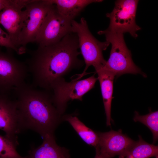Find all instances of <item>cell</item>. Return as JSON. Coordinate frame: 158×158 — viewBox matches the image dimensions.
Masks as SVG:
<instances>
[{"label":"cell","mask_w":158,"mask_h":158,"mask_svg":"<svg viewBox=\"0 0 158 158\" xmlns=\"http://www.w3.org/2000/svg\"><path fill=\"white\" fill-rule=\"evenodd\" d=\"M62 119L70 124L86 144L95 148L97 146L98 142L97 133L86 126L77 116L72 114L64 115Z\"/></svg>","instance_id":"2e32d148"},{"label":"cell","mask_w":158,"mask_h":158,"mask_svg":"<svg viewBox=\"0 0 158 158\" xmlns=\"http://www.w3.org/2000/svg\"><path fill=\"white\" fill-rule=\"evenodd\" d=\"M72 31L77 36L79 48L85 65L83 72L74 79L78 80L86 75L90 66H93L96 70L104 65L106 61L104 58L103 51L106 49L110 43L106 41L102 42L96 39L90 32L84 18H81L79 22L74 20L72 21Z\"/></svg>","instance_id":"277c9868"},{"label":"cell","mask_w":158,"mask_h":158,"mask_svg":"<svg viewBox=\"0 0 158 158\" xmlns=\"http://www.w3.org/2000/svg\"><path fill=\"white\" fill-rule=\"evenodd\" d=\"M96 71L97 74L106 116V124L111 126V108L113 89L114 80L115 75L113 73L101 69Z\"/></svg>","instance_id":"5bb4252c"},{"label":"cell","mask_w":158,"mask_h":158,"mask_svg":"<svg viewBox=\"0 0 158 158\" xmlns=\"http://www.w3.org/2000/svg\"><path fill=\"white\" fill-rule=\"evenodd\" d=\"M10 0H0V12L9 3Z\"/></svg>","instance_id":"44dd1931"},{"label":"cell","mask_w":158,"mask_h":158,"mask_svg":"<svg viewBox=\"0 0 158 158\" xmlns=\"http://www.w3.org/2000/svg\"><path fill=\"white\" fill-rule=\"evenodd\" d=\"M104 35L106 41L111 44L109 58L104 65L100 69L110 71L116 76L126 73L140 74L146 75L133 62L130 51L126 44L123 34L110 31L107 29L98 32Z\"/></svg>","instance_id":"3957f363"},{"label":"cell","mask_w":158,"mask_h":158,"mask_svg":"<svg viewBox=\"0 0 158 158\" xmlns=\"http://www.w3.org/2000/svg\"><path fill=\"white\" fill-rule=\"evenodd\" d=\"M28 72L25 63L0 49V94L10 95L15 88L26 83Z\"/></svg>","instance_id":"52a82bcc"},{"label":"cell","mask_w":158,"mask_h":158,"mask_svg":"<svg viewBox=\"0 0 158 158\" xmlns=\"http://www.w3.org/2000/svg\"><path fill=\"white\" fill-rule=\"evenodd\" d=\"M32 0H10L9 3L0 12V24L6 30L14 45L21 53L18 39L26 17L23 10Z\"/></svg>","instance_id":"8fae6325"},{"label":"cell","mask_w":158,"mask_h":158,"mask_svg":"<svg viewBox=\"0 0 158 158\" xmlns=\"http://www.w3.org/2000/svg\"><path fill=\"white\" fill-rule=\"evenodd\" d=\"M72 21L59 13L55 5L53 4L41 25L35 42L40 46H47L58 42L72 32Z\"/></svg>","instance_id":"9c48e42d"},{"label":"cell","mask_w":158,"mask_h":158,"mask_svg":"<svg viewBox=\"0 0 158 158\" xmlns=\"http://www.w3.org/2000/svg\"><path fill=\"white\" fill-rule=\"evenodd\" d=\"M138 2L137 0L116 1L112 11L106 14L110 19L107 29L123 34L128 33L133 37L137 38V32L141 29L135 21Z\"/></svg>","instance_id":"ba28073f"},{"label":"cell","mask_w":158,"mask_h":158,"mask_svg":"<svg viewBox=\"0 0 158 158\" xmlns=\"http://www.w3.org/2000/svg\"><path fill=\"white\" fill-rule=\"evenodd\" d=\"M0 46L13 50L19 54L18 50L13 44L9 35L3 30L0 27Z\"/></svg>","instance_id":"ffe728a7"},{"label":"cell","mask_w":158,"mask_h":158,"mask_svg":"<svg viewBox=\"0 0 158 158\" xmlns=\"http://www.w3.org/2000/svg\"><path fill=\"white\" fill-rule=\"evenodd\" d=\"M12 92L23 128L35 131L43 138L54 132L62 119L54 105L50 91L36 89L25 83Z\"/></svg>","instance_id":"7a4b0ae2"},{"label":"cell","mask_w":158,"mask_h":158,"mask_svg":"<svg viewBox=\"0 0 158 158\" xmlns=\"http://www.w3.org/2000/svg\"><path fill=\"white\" fill-rule=\"evenodd\" d=\"M127 154L126 158H149L158 155V146L145 141L141 136Z\"/></svg>","instance_id":"e0dca14e"},{"label":"cell","mask_w":158,"mask_h":158,"mask_svg":"<svg viewBox=\"0 0 158 158\" xmlns=\"http://www.w3.org/2000/svg\"><path fill=\"white\" fill-rule=\"evenodd\" d=\"M97 133L98 142L96 151L104 158H112L116 155L119 158H124L136 142L123 134L120 130Z\"/></svg>","instance_id":"30bf717a"},{"label":"cell","mask_w":158,"mask_h":158,"mask_svg":"<svg viewBox=\"0 0 158 158\" xmlns=\"http://www.w3.org/2000/svg\"><path fill=\"white\" fill-rule=\"evenodd\" d=\"M97 78L95 75L82 80L66 81L64 78L53 85L51 91L53 103L59 114L63 116L70 100H83V96L94 87Z\"/></svg>","instance_id":"5b68a950"},{"label":"cell","mask_w":158,"mask_h":158,"mask_svg":"<svg viewBox=\"0 0 158 158\" xmlns=\"http://www.w3.org/2000/svg\"><path fill=\"white\" fill-rule=\"evenodd\" d=\"M155 158H158V155L156 156L155 157Z\"/></svg>","instance_id":"603a6c76"},{"label":"cell","mask_w":158,"mask_h":158,"mask_svg":"<svg viewBox=\"0 0 158 158\" xmlns=\"http://www.w3.org/2000/svg\"><path fill=\"white\" fill-rule=\"evenodd\" d=\"M52 6L48 0H32L25 7L26 17L18 39L22 54L26 52L28 44L35 42L44 19Z\"/></svg>","instance_id":"8992f818"},{"label":"cell","mask_w":158,"mask_h":158,"mask_svg":"<svg viewBox=\"0 0 158 158\" xmlns=\"http://www.w3.org/2000/svg\"><path fill=\"white\" fill-rule=\"evenodd\" d=\"M18 142L0 135V158H27L21 156L16 150Z\"/></svg>","instance_id":"d6986e66"},{"label":"cell","mask_w":158,"mask_h":158,"mask_svg":"<svg viewBox=\"0 0 158 158\" xmlns=\"http://www.w3.org/2000/svg\"><path fill=\"white\" fill-rule=\"evenodd\" d=\"M79 49L77 36L71 32L56 43L38 46L31 51L25 63L32 76V85L50 91L57 80L82 67L84 62L78 57Z\"/></svg>","instance_id":"6da1fadb"},{"label":"cell","mask_w":158,"mask_h":158,"mask_svg":"<svg viewBox=\"0 0 158 158\" xmlns=\"http://www.w3.org/2000/svg\"><path fill=\"white\" fill-rule=\"evenodd\" d=\"M42 144L29 151L27 158H70L69 150L56 143L54 134H48L43 138Z\"/></svg>","instance_id":"4fadbf2b"},{"label":"cell","mask_w":158,"mask_h":158,"mask_svg":"<svg viewBox=\"0 0 158 158\" xmlns=\"http://www.w3.org/2000/svg\"><path fill=\"white\" fill-rule=\"evenodd\" d=\"M95 158H104L98 152L96 151V155Z\"/></svg>","instance_id":"7402d4cb"},{"label":"cell","mask_w":158,"mask_h":158,"mask_svg":"<svg viewBox=\"0 0 158 158\" xmlns=\"http://www.w3.org/2000/svg\"><path fill=\"white\" fill-rule=\"evenodd\" d=\"M10 95L0 94V129L6 137L18 142L17 135L24 130L16 101Z\"/></svg>","instance_id":"7c38bea8"},{"label":"cell","mask_w":158,"mask_h":158,"mask_svg":"<svg viewBox=\"0 0 158 158\" xmlns=\"http://www.w3.org/2000/svg\"><path fill=\"white\" fill-rule=\"evenodd\" d=\"M133 119L135 121L140 122L148 127L152 133L153 143H155L158 138V111H151L144 115H140L135 111Z\"/></svg>","instance_id":"ac0fdd59"},{"label":"cell","mask_w":158,"mask_h":158,"mask_svg":"<svg viewBox=\"0 0 158 158\" xmlns=\"http://www.w3.org/2000/svg\"><path fill=\"white\" fill-rule=\"evenodd\" d=\"M50 3L55 5L61 15L72 21L87 6L94 3L100 2L101 0H48Z\"/></svg>","instance_id":"9a60e30c"}]
</instances>
